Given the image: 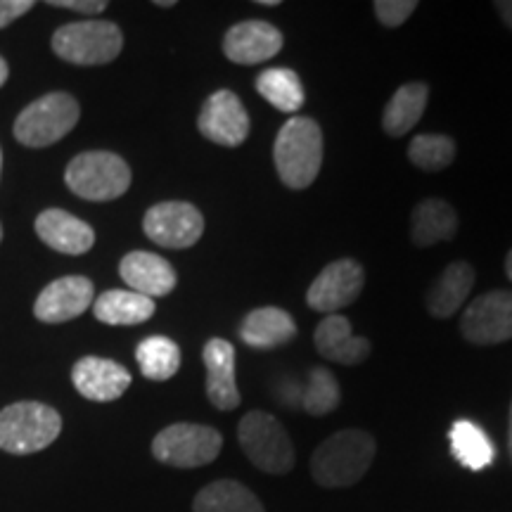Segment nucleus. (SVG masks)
I'll list each match as a JSON object with an SVG mask.
<instances>
[{"instance_id":"18","label":"nucleus","mask_w":512,"mask_h":512,"mask_svg":"<svg viewBox=\"0 0 512 512\" xmlns=\"http://www.w3.org/2000/svg\"><path fill=\"white\" fill-rule=\"evenodd\" d=\"M119 273L131 292L143 297H166L174 290L178 278L171 264L152 252H128L119 264Z\"/></svg>"},{"instance_id":"32","label":"nucleus","mask_w":512,"mask_h":512,"mask_svg":"<svg viewBox=\"0 0 512 512\" xmlns=\"http://www.w3.org/2000/svg\"><path fill=\"white\" fill-rule=\"evenodd\" d=\"M29 10H34V0H0V29L10 27Z\"/></svg>"},{"instance_id":"40","label":"nucleus","mask_w":512,"mask_h":512,"mask_svg":"<svg viewBox=\"0 0 512 512\" xmlns=\"http://www.w3.org/2000/svg\"><path fill=\"white\" fill-rule=\"evenodd\" d=\"M0 240H3V226H0Z\"/></svg>"},{"instance_id":"12","label":"nucleus","mask_w":512,"mask_h":512,"mask_svg":"<svg viewBox=\"0 0 512 512\" xmlns=\"http://www.w3.org/2000/svg\"><path fill=\"white\" fill-rule=\"evenodd\" d=\"M249 114L233 91L211 93L202 105L197 128L211 143L223 147H240L249 136Z\"/></svg>"},{"instance_id":"31","label":"nucleus","mask_w":512,"mask_h":512,"mask_svg":"<svg viewBox=\"0 0 512 512\" xmlns=\"http://www.w3.org/2000/svg\"><path fill=\"white\" fill-rule=\"evenodd\" d=\"M415 10H418V3H415V0H377L375 3L377 19L389 29L401 27Z\"/></svg>"},{"instance_id":"8","label":"nucleus","mask_w":512,"mask_h":512,"mask_svg":"<svg viewBox=\"0 0 512 512\" xmlns=\"http://www.w3.org/2000/svg\"><path fill=\"white\" fill-rule=\"evenodd\" d=\"M223 448L219 430L195 422H176L164 427L152 441V456L171 467H202L214 463Z\"/></svg>"},{"instance_id":"34","label":"nucleus","mask_w":512,"mask_h":512,"mask_svg":"<svg viewBox=\"0 0 512 512\" xmlns=\"http://www.w3.org/2000/svg\"><path fill=\"white\" fill-rule=\"evenodd\" d=\"M496 10L501 12L503 22L512 29V0H501V3H496Z\"/></svg>"},{"instance_id":"23","label":"nucleus","mask_w":512,"mask_h":512,"mask_svg":"<svg viewBox=\"0 0 512 512\" xmlns=\"http://www.w3.org/2000/svg\"><path fill=\"white\" fill-rule=\"evenodd\" d=\"M411 219V238L418 247L448 242L458 233V214L446 200H422Z\"/></svg>"},{"instance_id":"6","label":"nucleus","mask_w":512,"mask_h":512,"mask_svg":"<svg viewBox=\"0 0 512 512\" xmlns=\"http://www.w3.org/2000/svg\"><path fill=\"white\" fill-rule=\"evenodd\" d=\"M124 48V34L117 24L88 19V22L64 24L53 34V50L64 62L79 67H95L117 60Z\"/></svg>"},{"instance_id":"30","label":"nucleus","mask_w":512,"mask_h":512,"mask_svg":"<svg viewBox=\"0 0 512 512\" xmlns=\"http://www.w3.org/2000/svg\"><path fill=\"white\" fill-rule=\"evenodd\" d=\"M342 401V392H339L337 377L330 373L328 368H313L309 375V384H306L302 406L309 415H328L335 411Z\"/></svg>"},{"instance_id":"33","label":"nucleus","mask_w":512,"mask_h":512,"mask_svg":"<svg viewBox=\"0 0 512 512\" xmlns=\"http://www.w3.org/2000/svg\"><path fill=\"white\" fill-rule=\"evenodd\" d=\"M48 5H53V8L86 12V15H95V12H102L107 8L105 0H50Z\"/></svg>"},{"instance_id":"3","label":"nucleus","mask_w":512,"mask_h":512,"mask_svg":"<svg viewBox=\"0 0 512 512\" xmlns=\"http://www.w3.org/2000/svg\"><path fill=\"white\" fill-rule=\"evenodd\" d=\"M62 432V418L53 406L19 401L0 411V451L29 456L48 448Z\"/></svg>"},{"instance_id":"38","label":"nucleus","mask_w":512,"mask_h":512,"mask_svg":"<svg viewBox=\"0 0 512 512\" xmlns=\"http://www.w3.org/2000/svg\"><path fill=\"white\" fill-rule=\"evenodd\" d=\"M256 5H266V8H275V5H280L278 0H259V3Z\"/></svg>"},{"instance_id":"9","label":"nucleus","mask_w":512,"mask_h":512,"mask_svg":"<svg viewBox=\"0 0 512 512\" xmlns=\"http://www.w3.org/2000/svg\"><path fill=\"white\" fill-rule=\"evenodd\" d=\"M143 230L159 247L188 249L202 238L204 216L190 202H159L147 209Z\"/></svg>"},{"instance_id":"25","label":"nucleus","mask_w":512,"mask_h":512,"mask_svg":"<svg viewBox=\"0 0 512 512\" xmlns=\"http://www.w3.org/2000/svg\"><path fill=\"white\" fill-rule=\"evenodd\" d=\"M195 512H266L264 503L245 484L235 479H219L204 486L192 503Z\"/></svg>"},{"instance_id":"17","label":"nucleus","mask_w":512,"mask_h":512,"mask_svg":"<svg viewBox=\"0 0 512 512\" xmlns=\"http://www.w3.org/2000/svg\"><path fill=\"white\" fill-rule=\"evenodd\" d=\"M313 344L318 354L328 358L339 366H358L370 356V342L366 337H356L351 332V323L347 316H325L313 332Z\"/></svg>"},{"instance_id":"26","label":"nucleus","mask_w":512,"mask_h":512,"mask_svg":"<svg viewBox=\"0 0 512 512\" xmlns=\"http://www.w3.org/2000/svg\"><path fill=\"white\" fill-rule=\"evenodd\" d=\"M256 91L266 102H271L275 110L285 114L299 112L306 102L302 79L290 67L264 69L256 76Z\"/></svg>"},{"instance_id":"29","label":"nucleus","mask_w":512,"mask_h":512,"mask_svg":"<svg viewBox=\"0 0 512 512\" xmlns=\"http://www.w3.org/2000/svg\"><path fill=\"white\" fill-rule=\"evenodd\" d=\"M408 159L422 171H441L456 159V143L439 133H420L408 147Z\"/></svg>"},{"instance_id":"37","label":"nucleus","mask_w":512,"mask_h":512,"mask_svg":"<svg viewBox=\"0 0 512 512\" xmlns=\"http://www.w3.org/2000/svg\"><path fill=\"white\" fill-rule=\"evenodd\" d=\"M505 273H508V278L512 280V249H510L508 259H505Z\"/></svg>"},{"instance_id":"20","label":"nucleus","mask_w":512,"mask_h":512,"mask_svg":"<svg viewBox=\"0 0 512 512\" xmlns=\"http://www.w3.org/2000/svg\"><path fill=\"white\" fill-rule=\"evenodd\" d=\"M294 337H297V323L290 313L278 309V306L249 311L240 323V339L249 349L256 351L285 347Z\"/></svg>"},{"instance_id":"13","label":"nucleus","mask_w":512,"mask_h":512,"mask_svg":"<svg viewBox=\"0 0 512 512\" xmlns=\"http://www.w3.org/2000/svg\"><path fill=\"white\" fill-rule=\"evenodd\" d=\"M95 302V287L83 275H67L55 280L38 294L34 304V316L43 323L57 325L79 318Z\"/></svg>"},{"instance_id":"2","label":"nucleus","mask_w":512,"mask_h":512,"mask_svg":"<svg viewBox=\"0 0 512 512\" xmlns=\"http://www.w3.org/2000/svg\"><path fill=\"white\" fill-rule=\"evenodd\" d=\"M280 181L292 190H304L316 181L323 166V131L309 117H290L278 131L273 147Z\"/></svg>"},{"instance_id":"10","label":"nucleus","mask_w":512,"mask_h":512,"mask_svg":"<svg viewBox=\"0 0 512 512\" xmlns=\"http://www.w3.org/2000/svg\"><path fill=\"white\" fill-rule=\"evenodd\" d=\"M460 332L479 347L512 339V290H491L477 297L460 318Z\"/></svg>"},{"instance_id":"19","label":"nucleus","mask_w":512,"mask_h":512,"mask_svg":"<svg viewBox=\"0 0 512 512\" xmlns=\"http://www.w3.org/2000/svg\"><path fill=\"white\" fill-rule=\"evenodd\" d=\"M36 233L55 252L69 256L86 254L95 245V230L62 209L43 211L36 219Z\"/></svg>"},{"instance_id":"21","label":"nucleus","mask_w":512,"mask_h":512,"mask_svg":"<svg viewBox=\"0 0 512 512\" xmlns=\"http://www.w3.org/2000/svg\"><path fill=\"white\" fill-rule=\"evenodd\" d=\"M475 268L465 261H453L427 290V311L434 318H451L465 304L467 294L475 287Z\"/></svg>"},{"instance_id":"28","label":"nucleus","mask_w":512,"mask_h":512,"mask_svg":"<svg viewBox=\"0 0 512 512\" xmlns=\"http://www.w3.org/2000/svg\"><path fill=\"white\" fill-rule=\"evenodd\" d=\"M136 361L147 380H171L181 368V349L174 339L164 335L145 337L136 349Z\"/></svg>"},{"instance_id":"11","label":"nucleus","mask_w":512,"mask_h":512,"mask_svg":"<svg viewBox=\"0 0 512 512\" xmlns=\"http://www.w3.org/2000/svg\"><path fill=\"white\" fill-rule=\"evenodd\" d=\"M366 285V271L354 259H337L318 273L309 292H306V304L313 311L320 313H337L354 304L358 294Z\"/></svg>"},{"instance_id":"39","label":"nucleus","mask_w":512,"mask_h":512,"mask_svg":"<svg viewBox=\"0 0 512 512\" xmlns=\"http://www.w3.org/2000/svg\"><path fill=\"white\" fill-rule=\"evenodd\" d=\"M157 5H159V8H174L176 3H174V0H159Z\"/></svg>"},{"instance_id":"1","label":"nucleus","mask_w":512,"mask_h":512,"mask_svg":"<svg viewBox=\"0 0 512 512\" xmlns=\"http://www.w3.org/2000/svg\"><path fill=\"white\" fill-rule=\"evenodd\" d=\"M375 458V439L363 430H342L316 448L311 475L325 489H344L366 477Z\"/></svg>"},{"instance_id":"22","label":"nucleus","mask_w":512,"mask_h":512,"mask_svg":"<svg viewBox=\"0 0 512 512\" xmlns=\"http://www.w3.org/2000/svg\"><path fill=\"white\" fill-rule=\"evenodd\" d=\"M427 98H430V88L422 81L403 83V86L396 88V93L387 102L382 114L384 133L392 138L406 136L422 119V114H425Z\"/></svg>"},{"instance_id":"15","label":"nucleus","mask_w":512,"mask_h":512,"mask_svg":"<svg viewBox=\"0 0 512 512\" xmlns=\"http://www.w3.org/2000/svg\"><path fill=\"white\" fill-rule=\"evenodd\" d=\"M72 382L83 399L88 401H117L131 387V373L110 358L83 356L72 370Z\"/></svg>"},{"instance_id":"41","label":"nucleus","mask_w":512,"mask_h":512,"mask_svg":"<svg viewBox=\"0 0 512 512\" xmlns=\"http://www.w3.org/2000/svg\"><path fill=\"white\" fill-rule=\"evenodd\" d=\"M0 166H3V155H0Z\"/></svg>"},{"instance_id":"4","label":"nucleus","mask_w":512,"mask_h":512,"mask_svg":"<svg viewBox=\"0 0 512 512\" xmlns=\"http://www.w3.org/2000/svg\"><path fill=\"white\" fill-rule=\"evenodd\" d=\"M67 188L91 202H110L124 195L131 185V169L114 152L91 150L76 155L64 174Z\"/></svg>"},{"instance_id":"5","label":"nucleus","mask_w":512,"mask_h":512,"mask_svg":"<svg viewBox=\"0 0 512 512\" xmlns=\"http://www.w3.org/2000/svg\"><path fill=\"white\" fill-rule=\"evenodd\" d=\"M238 439L249 463L268 475H287L294 467V446L283 422L271 413L252 411L240 420Z\"/></svg>"},{"instance_id":"36","label":"nucleus","mask_w":512,"mask_h":512,"mask_svg":"<svg viewBox=\"0 0 512 512\" xmlns=\"http://www.w3.org/2000/svg\"><path fill=\"white\" fill-rule=\"evenodd\" d=\"M508 451L512 460V403H510V422H508Z\"/></svg>"},{"instance_id":"24","label":"nucleus","mask_w":512,"mask_h":512,"mask_svg":"<svg viewBox=\"0 0 512 512\" xmlns=\"http://www.w3.org/2000/svg\"><path fill=\"white\" fill-rule=\"evenodd\" d=\"M93 313L105 325H140L152 318L155 302L131 290H107L93 302Z\"/></svg>"},{"instance_id":"16","label":"nucleus","mask_w":512,"mask_h":512,"mask_svg":"<svg viewBox=\"0 0 512 512\" xmlns=\"http://www.w3.org/2000/svg\"><path fill=\"white\" fill-rule=\"evenodd\" d=\"M207 368V396L219 411H233L240 406V389L235 382V349L228 339L211 337L202 351Z\"/></svg>"},{"instance_id":"27","label":"nucleus","mask_w":512,"mask_h":512,"mask_svg":"<svg viewBox=\"0 0 512 512\" xmlns=\"http://www.w3.org/2000/svg\"><path fill=\"white\" fill-rule=\"evenodd\" d=\"M448 439H451L453 458H456L463 467H467V470L477 472L494 463L496 458L494 444H491V439L486 437V432L479 425H475V422L470 420L453 422L451 432H448Z\"/></svg>"},{"instance_id":"14","label":"nucleus","mask_w":512,"mask_h":512,"mask_svg":"<svg viewBox=\"0 0 512 512\" xmlns=\"http://www.w3.org/2000/svg\"><path fill=\"white\" fill-rule=\"evenodd\" d=\"M283 48V34L273 24L261 22V19H247V22L235 24L226 31L223 38V53L230 62L252 64L268 62Z\"/></svg>"},{"instance_id":"7","label":"nucleus","mask_w":512,"mask_h":512,"mask_svg":"<svg viewBox=\"0 0 512 512\" xmlns=\"http://www.w3.org/2000/svg\"><path fill=\"white\" fill-rule=\"evenodd\" d=\"M81 117L79 102L69 93H48L19 112L15 138L27 147H48L67 136Z\"/></svg>"},{"instance_id":"35","label":"nucleus","mask_w":512,"mask_h":512,"mask_svg":"<svg viewBox=\"0 0 512 512\" xmlns=\"http://www.w3.org/2000/svg\"><path fill=\"white\" fill-rule=\"evenodd\" d=\"M8 74H10V69H8V62H5L3 57H0V86H3V83L8 81Z\"/></svg>"}]
</instances>
